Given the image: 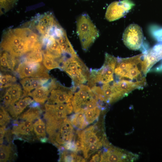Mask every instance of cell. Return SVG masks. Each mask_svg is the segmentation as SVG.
Returning a JSON list of instances; mask_svg holds the SVG:
<instances>
[{
    "instance_id": "cell-1",
    "label": "cell",
    "mask_w": 162,
    "mask_h": 162,
    "mask_svg": "<svg viewBox=\"0 0 162 162\" xmlns=\"http://www.w3.org/2000/svg\"><path fill=\"white\" fill-rule=\"evenodd\" d=\"M144 53L129 58H117L114 73L119 80H126L145 86V76L142 71Z\"/></svg>"
},
{
    "instance_id": "cell-2",
    "label": "cell",
    "mask_w": 162,
    "mask_h": 162,
    "mask_svg": "<svg viewBox=\"0 0 162 162\" xmlns=\"http://www.w3.org/2000/svg\"><path fill=\"white\" fill-rule=\"evenodd\" d=\"M72 88L73 96L71 104L75 113L98 106V98L88 86L81 84L74 86Z\"/></svg>"
},
{
    "instance_id": "cell-3",
    "label": "cell",
    "mask_w": 162,
    "mask_h": 162,
    "mask_svg": "<svg viewBox=\"0 0 162 162\" xmlns=\"http://www.w3.org/2000/svg\"><path fill=\"white\" fill-rule=\"evenodd\" d=\"M61 64L60 68L71 77L74 86L83 84L88 81L90 72L78 56L66 58Z\"/></svg>"
},
{
    "instance_id": "cell-4",
    "label": "cell",
    "mask_w": 162,
    "mask_h": 162,
    "mask_svg": "<svg viewBox=\"0 0 162 162\" xmlns=\"http://www.w3.org/2000/svg\"><path fill=\"white\" fill-rule=\"evenodd\" d=\"M77 33L82 47L87 50L99 35L98 31L86 14L80 16L77 22Z\"/></svg>"
},
{
    "instance_id": "cell-5",
    "label": "cell",
    "mask_w": 162,
    "mask_h": 162,
    "mask_svg": "<svg viewBox=\"0 0 162 162\" xmlns=\"http://www.w3.org/2000/svg\"><path fill=\"white\" fill-rule=\"evenodd\" d=\"M116 62L117 58L106 53L104 62L102 67L98 70H92L90 72L88 86L91 87L97 83L104 84L113 81Z\"/></svg>"
},
{
    "instance_id": "cell-6",
    "label": "cell",
    "mask_w": 162,
    "mask_h": 162,
    "mask_svg": "<svg viewBox=\"0 0 162 162\" xmlns=\"http://www.w3.org/2000/svg\"><path fill=\"white\" fill-rule=\"evenodd\" d=\"M70 121L67 118L61 120L49 140L56 146L60 147L74 139V130Z\"/></svg>"
},
{
    "instance_id": "cell-7",
    "label": "cell",
    "mask_w": 162,
    "mask_h": 162,
    "mask_svg": "<svg viewBox=\"0 0 162 162\" xmlns=\"http://www.w3.org/2000/svg\"><path fill=\"white\" fill-rule=\"evenodd\" d=\"M16 71L21 79L27 77L50 78L47 69L41 62H22L19 64Z\"/></svg>"
},
{
    "instance_id": "cell-8",
    "label": "cell",
    "mask_w": 162,
    "mask_h": 162,
    "mask_svg": "<svg viewBox=\"0 0 162 162\" xmlns=\"http://www.w3.org/2000/svg\"><path fill=\"white\" fill-rule=\"evenodd\" d=\"M104 147V151L102 152H101L100 162L133 161L138 158L137 154L113 146L111 145Z\"/></svg>"
},
{
    "instance_id": "cell-9",
    "label": "cell",
    "mask_w": 162,
    "mask_h": 162,
    "mask_svg": "<svg viewBox=\"0 0 162 162\" xmlns=\"http://www.w3.org/2000/svg\"><path fill=\"white\" fill-rule=\"evenodd\" d=\"M122 38L124 45L128 48L139 50L142 45L143 39L142 28L136 24H130L125 29Z\"/></svg>"
},
{
    "instance_id": "cell-10",
    "label": "cell",
    "mask_w": 162,
    "mask_h": 162,
    "mask_svg": "<svg viewBox=\"0 0 162 162\" xmlns=\"http://www.w3.org/2000/svg\"><path fill=\"white\" fill-rule=\"evenodd\" d=\"M77 135L78 137L83 142L85 148L103 140L106 136L103 131L102 124L100 122L82 130L77 131Z\"/></svg>"
},
{
    "instance_id": "cell-11",
    "label": "cell",
    "mask_w": 162,
    "mask_h": 162,
    "mask_svg": "<svg viewBox=\"0 0 162 162\" xmlns=\"http://www.w3.org/2000/svg\"><path fill=\"white\" fill-rule=\"evenodd\" d=\"M134 6V3L130 0L114 2L108 7L105 18L110 22L118 20L126 15Z\"/></svg>"
},
{
    "instance_id": "cell-12",
    "label": "cell",
    "mask_w": 162,
    "mask_h": 162,
    "mask_svg": "<svg viewBox=\"0 0 162 162\" xmlns=\"http://www.w3.org/2000/svg\"><path fill=\"white\" fill-rule=\"evenodd\" d=\"M73 96L72 88H67L56 82L50 92L46 103L55 104L71 103Z\"/></svg>"
},
{
    "instance_id": "cell-13",
    "label": "cell",
    "mask_w": 162,
    "mask_h": 162,
    "mask_svg": "<svg viewBox=\"0 0 162 162\" xmlns=\"http://www.w3.org/2000/svg\"><path fill=\"white\" fill-rule=\"evenodd\" d=\"M56 82L54 80L51 79L46 84L30 92L28 96H30L37 103L44 104L47 100L50 92Z\"/></svg>"
},
{
    "instance_id": "cell-14",
    "label": "cell",
    "mask_w": 162,
    "mask_h": 162,
    "mask_svg": "<svg viewBox=\"0 0 162 162\" xmlns=\"http://www.w3.org/2000/svg\"><path fill=\"white\" fill-rule=\"evenodd\" d=\"M50 78L27 77L22 79L20 83L23 90V97L28 96L35 89L47 83Z\"/></svg>"
},
{
    "instance_id": "cell-15",
    "label": "cell",
    "mask_w": 162,
    "mask_h": 162,
    "mask_svg": "<svg viewBox=\"0 0 162 162\" xmlns=\"http://www.w3.org/2000/svg\"><path fill=\"white\" fill-rule=\"evenodd\" d=\"M57 23L52 13H45L39 17L36 28L42 36H44L47 34Z\"/></svg>"
},
{
    "instance_id": "cell-16",
    "label": "cell",
    "mask_w": 162,
    "mask_h": 162,
    "mask_svg": "<svg viewBox=\"0 0 162 162\" xmlns=\"http://www.w3.org/2000/svg\"><path fill=\"white\" fill-rule=\"evenodd\" d=\"M103 84L101 87L102 90V97L107 104L114 102L124 97L119 91L112 82Z\"/></svg>"
},
{
    "instance_id": "cell-17",
    "label": "cell",
    "mask_w": 162,
    "mask_h": 162,
    "mask_svg": "<svg viewBox=\"0 0 162 162\" xmlns=\"http://www.w3.org/2000/svg\"><path fill=\"white\" fill-rule=\"evenodd\" d=\"M33 100L29 96L24 97L8 106L7 110L12 118H15L28 105L32 103Z\"/></svg>"
},
{
    "instance_id": "cell-18",
    "label": "cell",
    "mask_w": 162,
    "mask_h": 162,
    "mask_svg": "<svg viewBox=\"0 0 162 162\" xmlns=\"http://www.w3.org/2000/svg\"><path fill=\"white\" fill-rule=\"evenodd\" d=\"M112 83L124 96L135 89L141 88L144 86L140 83L126 80H120L114 81Z\"/></svg>"
},
{
    "instance_id": "cell-19",
    "label": "cell",
    "mask_w": 162,
    "mask_h": 162,
    "mask_svg": "<svg viewBox=\"0 0 162 162\" xmlns=\"http://www.w3.org/2000/svg\"><path fill=\"white\" fill-rule=\"evenodd\" d=\"M42 46L41 41L37 43L33 49L27 53L24 61L31 63L41 62L43 58Z\"/></svg>"
},
{
    "instance_id": "cell-20",
    "label": "cell",
    "mask_w": 162,
    "mask_h": 162,
    "mask_svg": "<svg viewBox=\"0 0 162 162\" xmlns=\"http://www.w3.org/2000/svg\"><path fill=\"white\" fill-rule=\"evenodd\" d=\"M16 62L15 57L6 51L2 50L0 54V68L2 70H13Z\"/></svg>"
},
{
    "instance_id": "cell-21",
    "label": "cell",
    "mask_w": 162,
    "mask_h": 162,
    "mask_svg": "<svg viewBox=\"0 0 162 162\" xmlns=\"http://www.w3.org/2000/svg\"><path fill=\"white\" fill-rule=\"evenodd\" d=\"M63 54H67L70 56H78L71 44L68 39L66 33L63 35L56 38Z\"/></svg>"
},
{
    "instance_id": "cell-22",
    "label": "cell",
    "mask_w": 162,
    "mask_h": 162,
    "mask_svg": "<svg viewBox=\"0 0 162 162\" xmlns=\"http://www.w3.org/2000/svg\"><path fill=\"white\" fill-rule=\"evenodd\" d=\"M42 112L38 106H31L27 110L22 113L19 117L21 121H29L33 122L40 118Z\"/></svg>"
},
{
    "instance_id": "cell-23",
    "label": "cell",
    "mask_w": 162,
    "mask_h": 162,
    "mask_svg": "<svg viewBox=\"0 0 162 162\" xmlns=\"http://www.w3.org/2000/svg\"><path fill=\"white\" fill-rule=\"evenodd\" d=\"M72 124L78 130H82L88 125L86 122L83 111L76 113L70 116V120Z\"/></svg>"
},
{
    "instance_id": "cell-24",
    "label": "cell",
    "mask_w": 162,
    "mask_h": 162,
    "mask_svg": "<svg viewBox=\"0 0 162 162\" xmlns=\"http://www.w3.org/2000/svg\"><path fill=\"white\" fill-rule=\"evenodd\" d=\"M62 150L60 153L59 161L62 162H85L86 160L82 157L78 155L77 153L70 151Z\"/></svg>"
},
{
    "instance_id": "cell-25",
    "label": "cell",
    "mask_w": 162,
    "mask_h": 162,
    "mask_svg": "<svg viewBox=\"0 0 162 162\" xmlns=\"http://www.w3.org/2000/svg\"><path fill=\"white\" fill-rule=\"evenodd\" d=\"M103 109L98 105L83 111L86 121L88 125L93 123L98 119Z\"/></svg>"
},
{
    "instance_id": "cell-26",
    "label": "cell",
    "mask_w": 162,
    "mask_h": 162,
    "mask_svg": "<svg viewBox=\"0 0 162 162\" xmlns=\"http://www.w3.org/2000/svg\"><path fill=\"white\" fill-rule=\"evenodd\" d=\"M108 142L105 136L103 140L96 143L91 144L85 147L82 151L85 158H88L92 154L100 150L103 146H104Z\"/></svg>"
},
{
    "instance_id": "cell-27",
    "label": "cell",
    "mask_w": 162,
    "mask_h": 162,
    "mask_svg": "<svg viewBox=\"0 0 162 162\" xmlns=\"http://www.w3.org/2000/svg\"><path fill=\"white\" fill-rule=\"evenodd\" d=\"M6 90L11 96L12 101L10 105L23 98V89L19 84L14 83L7 88Z\"/></svg>"
},
{
    "instance_id": "cell-28",
    "label": "cell",
    "mask_w": 162,
    "mask_h": 162,
    "mask_svg": "<svg viewBox=\"0 0 162 162\" xmlns=\"http://www.w3.org/2000/svg\"><path fill=\"white\" fill-rule=\"evenodd\" d=\"M33 126L34 132L39 139L46 137V125L41 119H37L33 123Z\"/></svg>"
},
{
    "instance_id": "cell-29",
    "label": "cell",
    "mask_w": 162,
    "mask_h": 162,
    "mask_svg": "<svg viewBox=\"0 0 162 162\" xmlns=\"http://www.w3.org/2000/svg\"><path fill=\"white\" fill-rule=\"evenodd\" d=\"M16 80L15 76L9 74H0V88H7L14 83Z\"/></svg>"
},
{
    "instance_id": "cell-30",
    "label": "cell",
    "mask_w": 162,
    "mask_h": 162,
    "mask_svg": "<svg viewBox=\"0 0 162 162\" xmlns=\"http://www.w3.org/2000/svg\"><path fill=\"white\" fill-rule=\"evenodd\" d=\"M43 64L47 70H50L55 68H60V64L56 59L50 57L43 54Z\"/></svg>"
},
{
    "instance_id": "cell-31",
    "label": "cell",
    "mask_w": 162,
    "mask_h": 162,
    "mask_svg": "<svg viewBox=\"0 0 162 162\" xmlns=\"http://www.w3.org/2000/svg\"><path fill=\"white\" fill-rule=\"evenodd\" d=\"M0 148V161L6 162L9 159L12 152L11 146L1 144Z\"/></svg>"
},
{
    "instance_id": "cell-32",
    "label": "cell",
    "mask_w": 162,
    "mask_h": 162,
    "mask_svg": "<svg viewBox=\"0 0 162 162\" xmlns=\"http://www.w3.org/2000/svg\"><path fill=\"white\" fill-rule=\"evenodd\" d=\"M26 127L22 122L15 121L13 124L11 130L12 134L18 135H27L26 129Z\"/></svg>"
},
{
    "instance_id": "cell-33",
    "label": "cell",
    "mask_w": 162,
    "mask_h": 162,
    "mask_svg": "<svg viewBox=\"0 0 162 162\" xmlns=\"http://www.w3.org/2000/svg\"><path fill=\"white\" fill-rule=\"evenodd\" d=\"M18 0H0V12L2 14L6 12L15 4Z\"/></svg>"
},
{
    "instance_id": "cell-34",
    "label": "cell",
    "mask_w": 162,
    "mask_h": 162,
    "mask_svg": "<svg viewBox=\"0 0 162 162\" xmlns=\"http://www.w3.org/2000/svg\"><path fill=\"white\" fill-rule=\"evenodd\" d=\"M10 117L8 113L4 107L2 106L0 107V127H5L10 121Z\"/></svg>"
},
{
    "instance_id": "cell-35",
    "label": "cell",
    "mask_w": 162,
    "mask_h": 162,
    "mask_svg": "<svg viewBox=\"0 0 162 162\" xmlns=\"http://www.w3.org/2000/svg\"><path fill=\"white\" fill-rule=\"evenodd\" d=\"M74 141L75 144L77 148V152L83 150L85 146L83 141L78 137H77V139L75 140V138H74Z\"/></svg>"
},
{
    "instance_id": "cell-36",
    "label": "cell",
    "mask_w": 162,
    "mask_h": 162,
    "mask_svg": "<svg viewBox=\"0 0 162 162\" xmlns=\"http://www.w3.org/2000/svg\"><path fill=\"white\" fill-rule=\"evenodd\" d=\"M101 151H99L97 153L94 154L91 159L89 160V162H98L100 161V156Z\"/></svg>"
},
{
    "instance_id": "cell-37",
    "label": "cell",
    "mask_w": 162,
    "mask_h": 162,
    "mask_svg": "<svg viewBox=\"0 0 162 162\" xmlns=\"http://www.w3.org/2000/svg\"><path fill=\"white\" fill-rule=\"evenodd\" d=\"M5 128L3 127H0V144H2L3 142V139L5 133L6 132Z\"/></svg>"
},
{
    "instance_id": "cell-38",
    "label": "cell",
    "mask_w": 162,
    "mask_h": 162,
    "mask_svg": "<svg viewBox=\"0 0 162 162\" xmlns=\"http://www.w3.org/2000/svg\"><path fill=\"white\" fill-rule=\"evenodd\" d=\"M155 70L156 71H162V63L157 67Z\"/></svg>"
}]
</instances>
